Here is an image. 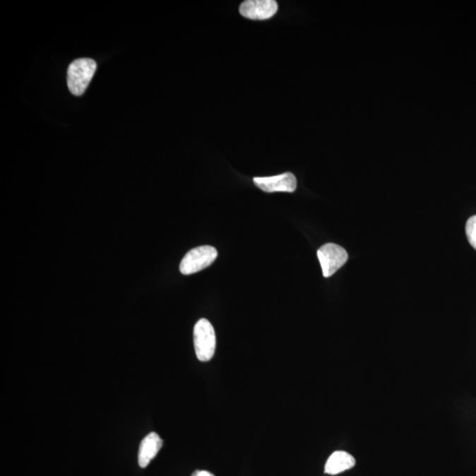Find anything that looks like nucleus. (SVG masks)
<instances>
[{
    "mask_svg": "<svg viewBox=\"0 0 476 476\" xmlns=\"http://www.w3.org/2000/svg\"><path fill=\"white\" fill-rule=\"evenodd\" d=\"M97 71V63L90 59L74 60L67 72V84L71 93L81 95L87 90Z\"/></svg>",
    "mask_w": 476,
    "mask_h": 476,
    "instance_id": "obj_1",
    "label": "nucleus"
},
{
    "mask_svg": "<svg viewBox=\"0 0 476 476\" xmlns=\"http://www.w3.org/2000/svg\"><path fill=\"white\" fill-rule=\"evenodd\" d=\"M194 342L198 360L210 361L215 352L216 336L215 329L208 319H201L195 325Z\"/></svg>",
    "mask_w": 476,
    "mask_h": 476,
    "instance_id": "obj_2",
    "label": "nucleus"
},
{
    "mask_svg": "<svg viewBox=\"0 0 476 476\" xmlns=\"http://www.w3.org/2000/svg\"><path fill=\"white\" fill-rule=\"evenodd\" d=\"M216 249L204 245L187 252L180 263L179 270L184 275H193L208 268L218 258Z\"/></svg>",
    "mask_w": 476,
    "mask_h": 476,
    "instance_id": "obj_3",
    "label": "nucleus"
},
{
    "mask_svg": "<svg viewBox=\"0 0 476 476\" xmlns=\"http://www.w3.org/2000/svg\"><path fill=\"white\" fill-rule=\"evenodd\" d=\"M317 254L321 262L323 275L326 278L335 275L343 266L345 265L349 258L345 249L331 243L323 245L319 249Z\"/></svg>",
    "mask_w": 476,
    "mask_h": 476,
    "instance_id": "obj_4",
    "label": "nucleus"
},
{
    "mask_svg": "<svg viewBox=\"0 0 476 476\" xmlns=\"http://www.w3.org/2000/svg\"><path fill=\"white\" fill-rule=\"evenodd\" d=\"M254 182L259 189L268 194L276 193V191L294 193L297 186L296 177L290 172L273 177H254Z\"/></svg>",
    "mask_w": 476,
    "mask_h": 476,
    "instance_id": "obj_5",
    "label": "nucleus"
},
{
    "mask_svg": "<svg viewBox=\"0 0 476 476\" xmlns=\"http://www.w3.org/2000/svg\"><path fill=\"white\" fill-rule=\"evenodd\" d=\"M277 10L278 4L275 0H247L239 7L241 16L251 20L270 19Z\"/></svg>",
    "mask_w": 476,
    "mask_h": 476,
    "instance_id": "obj_6",
    "label": "nucleus"
},
{
    "mask_svg": "<svg viewBox=\"0 0 476 476\" xmlns=\"http://www.w3.org/2000/svg\"><path fill=\"white\" fill-rule=\"evenodd\" d=\"M162 444V439L155 432L149 433L145 436L138 450V465L141 468H145L148 466V464L157 456Z\"/></svg>",
    "mask_w": 476,
    "mask_h": 476,
    "instance_id": "obj_7",
    "label": "nucleus"
},
{
    "mask_svg": "<svg viewBox=\"0 0 476 476\" xmlns=\"http://www.w3.org/2000/svg\"><path fill=\"white\" fill-rule=\"evenodd\" d=\"M356 465V460L351 454L337 451L328 458L325 466V473L335 475L351 470Z\"/></svg>",
    "mask_w": 476,
    "mask_h": 476,
    "instance_id": "obj_8",
    "label": "nucleus"
},
{
    "mask_svg": "<svg viewBox=\"0 0 476 476\" xmlns=\"http://www.w3.org/2000/svg\"><path fill=\"white\" fill-rule=\"evenodd\" d=\"M466 235L472 247L476 250V215L471 216L466 225Z\"/></svg>",
    "mask_w": 476,
    "mask_h": 476,
    "instance_id": "obj_9",
    "label": "nucleus"
},
{
    "mask_svg": "<svg viewBox=\"0 0 476 476\" xmlns=\"http://www.w3.org/2000/svg\"><path fill=\"white\" fill-rule=\"evenodd\" d=\"M191 476H215V475H213L212 473H210V472H208V471L197 470V471H195L194 473L193 474V475H191Z\"/></svg>",
    "mask_w": 476,
    "mask_h": 476,
    "instance_id": "obj_10",
    "label": "nucleus"
}]
</instances>
